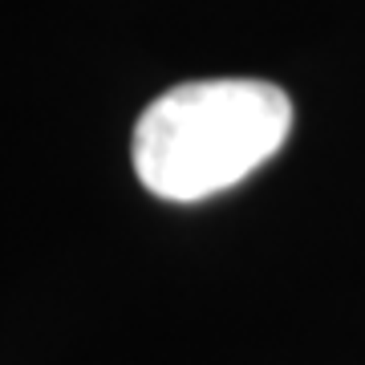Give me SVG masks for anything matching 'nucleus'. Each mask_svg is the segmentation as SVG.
I'll list each match as a JSON object with an SVG mask.
<instances>
[{
    "label": "nucleus",
    "instance_id": "obj_1",
    "mask_svg": "<svg viewBox=\"0 0 365 365\" xmlns=\"http://www.w3.org/2000/svg\"><path fill=\"white\" fill-rule=\"evenodd\" d=\"M288 130L292 102L272 81H182L138 118L134 170L150 195L195 203L248 179L284 146Z\"/></svg>",
    "mask_w": 365,
    "mask_h": 365
}]
</instances>
